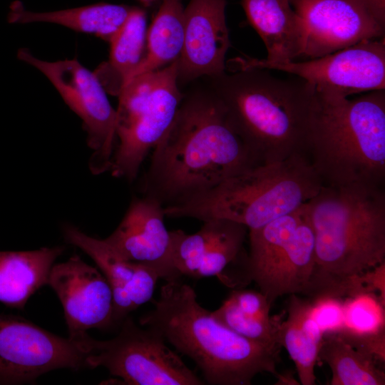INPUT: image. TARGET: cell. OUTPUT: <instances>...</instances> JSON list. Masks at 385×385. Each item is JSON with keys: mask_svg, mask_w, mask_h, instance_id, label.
Instances as JSON below:
<instances>
[{"mask_svg": "<svg viewBox=\"0 0 385 385\" xmlns=\"http://www.w3.org/2000/svg\"><path fill=\"white\" fill-rule=\"evenodd\" d=\"M153 149L143 193L165 206L257 165L213 91L183 98Z\"/></svg>", "mask_w": 385, "mask_h": 385, "instance_id": "6da1fadb", "label": "cell"}, {"mask_svg": "<svg viewBox=\"0 0 385 385\" xmlns=\"http://www.w3.org/2000/svg\"><path fill=\"white\" fill-rule=\"evenodd\" d=\"M307 205L315 258L305 296L363 295L361 276L385 263V187L322 185Z\"/></svg>", "mask_w": 385, "mask_h": 385, "instance_id": "7a4b0ae2", "label": "cell"}, {"mask_svg": "<svg viewBox=\"0 0 385 385\" xmlns=\"http://www.w3.org/2000/svg\"><path fill=\"white\" fill-rule=\"evenodd\" d=\"M141 326L158 334L200 370L205 384L250 385L259 374L276 378L280 346L251 341L230 329L202 307L189 284L166 282Z\"/></svg>", "mask_w": 385, "mask_h": 385, "instance_id": "3957f363", "label": "cell"}, {"mask_svg": "<svg viewBox=\"0 0 385 385\" xmlns=\"http://www.w3.org/2000/svg\"><path fill=\"white\" fill-rule=\"evenodd\" d=\"M234 72L213 78L212 91L257 164L305 154L316 88L298 77L276 78L266 69Z\"/></svg>", "mask_w": 385, "mask_h": 385, "instance_id": "277c9868", "label": "cell"}, {"mask_svg": "<svg viewBox=\"0 0 385 385\" xmlns=\"http://www.w3.org/2000/svg\"><path fill=\"white\" fill-rule=\"evenodd\" d=\"M317 93L305 154L322 185L385 187V90Z\"/></svg>", "mask_w": 385, "mask_h": 385, "instance_id": "5b68a950", "label": "cell"}, {"mask_svg": "<svg viewBox=\"0 0 385 385\" xmlns=\"http://www.w3.org/2000/svg\"><path fill=\"white\" fill-rule=\"evenodd\" d=\"M322 183L305 154L255 165L181 202L164 207L170 217L225 219L257 229L314 197Z\"/></svg>", "mask_w": 385, "mask_h": 385, "instance_id": "8992f818", "label": "cell"}, {"mask_svg": "<svg viewBox=\"0 0 385 385\" xmlns=\"http://www.w3.org/2000/svg\"><path fill=\"white\" fill-rule=\"evenodd\" d=\"M249 244L248 279L257 284L271 306L285 294H306L315 258L307 205L302 218L289 214L250 230Z\"/></svg>", "mask_w": 385, "mask_h": 385, "instance_id": "52a82bcc", "label": "cell"}, {"mask_svg": "<svg viewBox=\"0 0 385 385\" xmlns=\"http://www.w3.org/2000/svg\"><path fill=\"white\" fill-rule=\"evenodd\" d=\"M87 344V367H104L123 384H205L158 334L130 318L123 320L115 337L101 341L88 337Z\"/></svg>", "mask_w": 385, "mask_h": 385, "instance_id": "ba28073f", "label": "cell"}, {"mask_svg": "<svg viewBox=\"0 0 385 385\" xmlns=\"http://www.w3.org/2000/svg\"><path fill=\"white\" fill-rule=\"evenodd\" d=\"M18 56L41 71L81 120L91 151L88 167L92 174L109 172L116 147V112L95 73L75 59L47 61L26 48L20 49Z\"/></svg>", "mask_w": 385, "mask_h": 385, "instance_id": "9c48e42d", "label": "cell"}, {"mask_svg": "<svg viewBox=\"0 0 385 385\" xmlns=\"http://www.w3.org/2000/svg\"><path fill=\"white\" fill-rule=\"evenodd\" d=\"M234 71L278 70L313 85L317 91L344 97L385 88V38L365 41L306 61L270 62L248 56L230 61Z\"/></svg>", "mask_w": 385, "mask_h": 385, "instance_id": "30bf717a", "label": "cell"}, {"mask_svg": "<svg viewBox=\"0 0 385 385\" xmlns=\"http://www.w3.org/2000/svg\"><path fill=\"white\" fill-rule=\"evenodd\" d=\"M303 27L299 58L384 38L385 0H290Z\"/></svg>", "mask_w": 385, "mask_h": 385, "instance_id": "8fae6325", "label": "cell"}, {"mask_svg": "<svg viewBox=\"0 0 385 385\" xmlns=\"http://www.w3.org/2000/svg\"><path fill=\"white\" fill-rule=\"evenodd\" d=\"M73 340L21 317L0 314V384L35 382L52 370L87 367V338Z\"/></svg>", "mask_w": 385, "mask_h": 385, "instance_id": "7c38bea8", "label": "cell"}, {"mask_svg": "<svg viewBox=\"0 0 385 385\" xmlns=\"http://www.w3.org/2000/svg\"><path fill=\"white\" fill-rule=\"evenodd\" d=\"M178 77V59L157 71L147 105L130 125L116 134L109 171L113 177L133 182L149 151L171 125L183 98Z\"/></svg>", "mask_w": 385, "mask_h": 385, "instance_id": "4fadbf2b", "label": "cell"}, {"mask_svg": "<svg viewBox=\"0 0 385 385\" xmlns=\"http://www.w3.org/2000/svg\"><path fill=\"white\" fill-rule=\"evenodd\" d=\"M48 285L57 294L64 311L68 338L83 340L90 329L113 325L114 302L111 287L101 271L78 255L54 264Z\"/></svg>", "mask_w": 385, "mask_h": 385, "instance_id": "5bb4252c", "label": "cell"}, {"mask_svg": "<svg viewBox=\"0 0 385 385\" xmlns=\"http://www.w3.org/2000/svg\"><path fill=\"white\" fill-rule=\"evenodd\" d=\"M164 205L143 195L131 200L122 220L104 241L121 257L154 270L165 282L180 279L172 258Z\"/></svg>", "mask_w": 385, "mask_h": 385, "instance_id": "9a60e30c", "label": "cell"}, {"mask_svg": "<svg viewBox=\"0 0 385 385\" xmlns=\"http://www.w3.org/2000/svg\"><path fill=\"white\" fill-rule=\"evenodd\" d=\"M226 0H190L184 9V43L178 58V80L225 73L230 46L225 20Z\"/></svg>", "mask_w": 385, "mask_h": 385, "instance_id": "2e32d148", "label": "cell"}, {"mask_svg": "<svg viewBox=\"0 0 385 385\" xmlns=\"http://www.w3.org/2000/svg\"><path fill=\"white\" fill-rule=\"evenodd\" d=\"M63 232L68 243L95 262L108 280L113 295V325L152 299L160 279L154 270L121 257L103 239L91 237L73 225H65Z\"/></svg>", "mask_w": 385, "mask_h": 385, "instance_id": "e0dca14e", "label": "cell"}, {"mask_svg": "<svg viewBox=\"0 0 385 385\" xmlns=\"http://www.w3.org/2000/svg\"><path fill=\"white\" fill-rule=\"evenodd\" d=\"M242 5L249 23L265 45L266 61L299 58L303 27L290 0H242Z\"/></svg>", "mask_w": 385, "mask_h": 385, "instance_id": "ac0fdd59", "label": "cell"}, {"mask_svg": "<svg viewBox=\"0 0 385 385\" xmlns=\"http://www.w3.org/2000/svg\"><path fill=\"white\" fill-rule=\"evenodd\" d=\"M61 246L29 251H0V302L23 309L28 299L48 284L51 267Z\"/></svg>", "mask_w": 385, "mask_h": 385, "instance_id": "d6986e66", "label": "cell"}, {"mask_svg": "<svg viewBox=\"0 0 385 385\" xmlns=\"http://www.w3.org/2000/svg\"><path fill=\"white\" fill-rule=\"evenodd\" d=\"M287 313L286 319L279 326L278 343L294 361L299 384L314 385L315 366L323 339L314 318V307L309 301L290 294Z\"/></svg>", "mask_w": 385, "mask_h": 385, "instance_id": "ffe728a7", "label": "cell"}, {"mask_svg": "<svg viewBox=\"0 0 385 385\" xmlns=\"http://www.w3.org/2000/svg\"><path fill=\"white\" fill-rule=\"evenodd\" d=\"M133 6L99 3L86 6L35 12L15 2L9 15L10 22L19 24L51 23L72 30L95 35L110 42L128 18Z\"/></svg>", "mask_w": 385, "mask_h": 385, "instance_id": "44dd1931", "label": "cell"}, {"mask_svg": "<svg viewBox=\"0 0 385 385\" xmlns=\"http://www.w3.org/2000/svg\"><path fill=\"white\" fill-rule=\"evenodd\" d=\"M145 12L134 7L125 24L111 40L108 60L93 71L106 91L118 96L146 53Z\"/></svg>", "mask_w": 385, "mask_h": 385, "instance_id": "7402d4cb", "label": "cell"}, {"mask_svg": "<svg viewBox=\"0 0 385 385\" xmlns=\"http://www.w3.org/2000/svg\"><path fill=\"white\" fill-rule=\"evenodd\" d=\"M270 308L260 291L236 289L211 313L225 327L251 341L280 346L278 333L282 315L270 316Z\"/></svg>", "mask_w": 385, "mask_h": 385, "instance_id": "603a6c76", "label": "cell"}, {"mask_svg": "<svg viewBox=\"0 0 385 385\" xmlns=\"http://www.w3.org/2000/svg\"><path fill=\"white\" fill-rule=\"evenodd\" d=\"M183 43L184 8L182 1L163 0L147 31L145 57L130 80L138 75L159 70L163 66L178 59Z\"/></svg>", "mask_w": 385, "mask_h": 385, "instance_id": "cb8c5ba5", "label": "cell"}, {"mask_svg": "<svg viewBox=\"0 0 385 385\" xmlns=\"http://www.w3.org/2000/svg\"><path fill=\"white\" fill-rule=\"evenodd\" d=\"M318 359L332 371L331 385L385 384V374L377 361L353 347L335 331L323 335Z\"/></svg>", "mask_w": 385, "mask_h": 385, "instance_id": "d4e9b609", "label": "cell"}, {"mask_svg": "<svg viewBox=\"0 0 385 385\" xmlns=\"http://www.w3.org/2000/svg\"><path fill=\"white\" fill-rule=\"evenodd\" d=\"M247 230L242 224L222 219L220 230L203 255L194 278L221 276L239 256Z\"/></svg>", "mask_w": 385, "mask_h": 385, "instance_id": "484cf974", "label": "cell"}, {"mask_svg": "<svg viewBox=\"0 0 385 385\" xmlns=\"http://www.w3.org/2000/svg\"><path fill=\"white\" fill-rule=\"evenodd\" d=\"M344 340L355 349L374 358L377 362L385 361V329L384 324L377 330L361 332L350 327L335 331Z\"/></svg>", "mask_w": 385, "mask_h": 385, "instance_id": "4316f807", "label": "cell"}, {"mask_svg": "<svg viewBox=\"0 0 385 385\" xmlns=\"http://www.w3.org/2000/svg\"><path fill=\"white\" fill-rule=\"evenodd\" d=\"M143 1H145V2H148V1H153V0H142Z\"/></svg>", "mask_w": 385, "mask_h": 385, "instance_id": "83f0119b", "label": "cell"}]
</instances>
